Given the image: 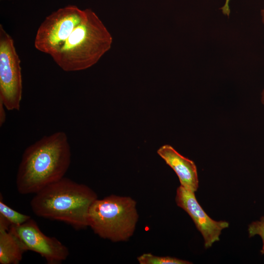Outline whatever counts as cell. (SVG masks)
<instances>
[{
    "label": "cell",
    "mask_w": 264,
    "mask_h": 264,
    "mask_svg": "<svg viewBox=\"0 0 264 264\" xmlns=\"http://www.w3.org/2000/svg\"><path fill=\"white\" fill-rule=\"evenodd\" d=\"M71 161L68 137L64 132L44 136L24 150L16 176L18 192L35 194L64 177Z\"/></svg>",
    "instance_id": "6da1fadb"
},
{
    "label": "cell",
    "mask_w": 264,
    "mask_h": 264,
    "mask_svg": "<svg viewBox=\"0 0 264 264\" xmlns=\"http://www.w3.org/2000/svg\"><path fill=\"white\" fill-rule=\"evenodd\" d=\"M35 194L30 206L36 216L63 221L76 229L88 226L89 209L97 199L89 187L65 177Z\"/></svg>",
    "instance_id": "7a4b0ae2"
},
{
    "label": "cell",
    "mask_w": 264,
    "mask_h": 264,
    "mask_svg": "<svg viewBox=\"0 0 264 264\" xmlns=\"http://www.w3.org/2000/svg\"><path fill=\"white\" fill-rule=\"evenodd\" d=\"M86 18L75 28L64 44L50 56L65 71H77L96 64L111 48L112 37L90 9Z\"/></svg>",
    "instance_id": "3957f363"
},
{
    "label": "cell",
    "mask_w": 264,
    "mask_h": 264,
    "mask_svg": "<svg viewBox=\"0 0 264 264\" xmlns=\"http://www.w3.org/2000/svg\"><path fill=\"white\" fill-rule=\"evenodd\" d=\"M138 219L136 202L129 197L110 195L96 199L91 205L88 223L101 238L113 242L128 241Z\"/></svg>",
    "instance_id": "277c9868"
},
{
    "label": "cell",
    "mask_w": 264,
    "mask_h": 264,
    "mask_svg": "<svg viewBox=\"0 0 264 264\" xmlns=\"http://www.w3.org/2000/svg\"><path fill=\"white\" fill-rule=\"evenodd\" d=\"M86 9L69 5L47 16L39 27L34 46L50 56L64 44L75 28L86 18Z\"/></svg>",
    "instance_id": "5b68a950"
},
{
    "label": "cell",
    "mask_w": 264,
    "mask_h": 264,
    "mask_svg": "<svg viewBox=\"0 0 264 264\" xmlns=\"http://www.w3.org/2000/svg\"><path fill=\"white\" fill-rule=\"evenodd\" d=\"M21 60L12 37L0 25V100L7 110H18L22 98Z\"/></svg>",
    "instance_id": "8992f818"
},
{
    "label": "cell",
    "mask_w": 264,
    "mask_h": 264,
    "mask_svg": "<svg viewBox=\"0 0 264 264\" xmlns=\"http://www.w3.org/2000/svg\"><path fill=\"white\" fill-rule=\"evenodd\" d=\"M10 227L22 242L26 251H32L44 258L48 264H58L66 260L69 250L57 239L46 236L32 219L20 225Z\"/></svg>",
    "instance_id": "52a82bcc"
},
{
    "label": "cell",
    "mask_w": 264,
    "mask_h": 264,
    "mask_svg": "<svg viewBox=\"0 0 264 264\" xmlns=\"http://www.w3.org/2000/svg\"><path fill=\"white\" fill-rule=\"evenodd\" d=\"M175 200L177 205L187 212L194 221L203 238L206 248L220 240L221 231L229 226L228 222L212 219L198 202L195 193L181 185L177 188Z\"/></svg>",
    "instance_id": "ba28073f"
},
{
    "label": "cell",
    "mask_w": 264,
    "mask_h": 264,
    "mask_svg": "<svg viewBox=\"0 0 264 264\" xmlns=\"http://www.w3.org/2000/svg\"><path fill=\"white\" fill-rule=\"evenodd\" d=\"M157 153L176 173L181 186L194 193L197 191L198 179L197 167L193 161L180 154L169 145L161 146Z\"/></svg>",
    "instance_id": "9c48e42d"
},
{
    "label": "cell",
    "mask_w": 264,
    "mask_h": 264,
    "mask_svg": "<svg viewBox=\"0 0 264 264\" xmlns=\"http://www.w3.org/2000/svg\"><path fill=\"white\" fill-rule=\"evenodd\" d=\"M10 226L9 221L0 215V264H18L26 251Z\"/></svg>",
    "instance_id": "30bf717a"
},
{
    "label": "cell",
    "mask_w": 264,
    "mask_h": 264,
    "mask_svg": "<svg viewBox=\"0 0 264 264\" xmlns=\"http://www.w3.org/2000/svg\"><path fill=\"white\" fill-rule=\"evenodd\" d=\"M0 215L2 216L12 225H20L31 219V217L21 213L5 204L0 195Z\"/></svg>",
    "instance_id": "8fae6325"
},
{
    "label": "cell",
    "mask_w": 264,
    "mask_h": 264,
    "mask_svg": "<svg viewBox=\"0 0 264 264\" xmlns=\"http://www.w3.org/2000/svg\"><path fill=\"white\" fill-rule=\"evenodd\" d=\"M140 264H190L192 263L169 256L160 257L144 253L137 258Z\"/></svg>",
    "instance_id": "7c38bea8"
},
{
    "label": "cell",
    "mask_w": 264,
    "mask_h": 264,
    "mask_svg": "<svg viewBox=\"0 0 264 264\" xmlns=\"http://www.w3.org/2000/svg\"><path fill=\"white\" fill-rule=\"evenodd\" d=\"M248 231L249 237L255 235L261 237L263 243L261 253L264 254V215L259 220H256L251 223L248 227Z\"/></svg>",
    "instance_id": "4fadbf2b"
},
{
    "label": "cell",
    "mask_w": 264,
    "mask_h": 264,
    "mask_svg": "<svg viewBox=\"0 0 264 264\" xmlns=\"http://www.w3.org/2000/svg\"><path fill=\"white\" fill-rule=\"evenodd\" d=\"M5 108L3 102L0 100V125L2 126L6 120Z\"/></svg>",
    "instance_id": "5bb4252c"
},
{
    "label": "cell",
    "mask_w": 264,
    "mask_h": 264,
    "mask_svg": "<svg viewBox=\"0 0 264 264\" xmlns=\"http://www.w3.org/2000/svg\"><path fill=\"white\" fill-rule=\"evenodd\" d=\"M230 0H225L224 5L220 8L222 13L228 17L229 16L230 14V9L229 7V2Z\"/></svg>",
    "instance_id": "9a60e30c"
},
{
    "label": "cell",
    "mask_w": 264,
    "mask_h": 264,
    "mask_svg": "<svg viewBox=\"0 0 264 264\" xmlns=\"http://www.w3.org/2000/svg\"><path fill=\"white\" fill-rule=\"evenodd\" d=\"M260 15H261L262 22L264 24V8H263V9L261 10Z\"/></svg>",
    "instance_id": "2e32d148"
},
{
    "label": "cell",
    "mask_w": 264,
    "mask_h": 264,
    "mask_svg": "<svg viewBox=\"0 0 264 264\" xmlns=\"http://www.w3.org/2000/svg\"><path fill=\"white\" fill-rule=\"evenodd\" d=\"M261 96V102L264 105V89L262 92Z\"/></svg>",
    "instance_id": "e0dca14e"
}]
</instances>
